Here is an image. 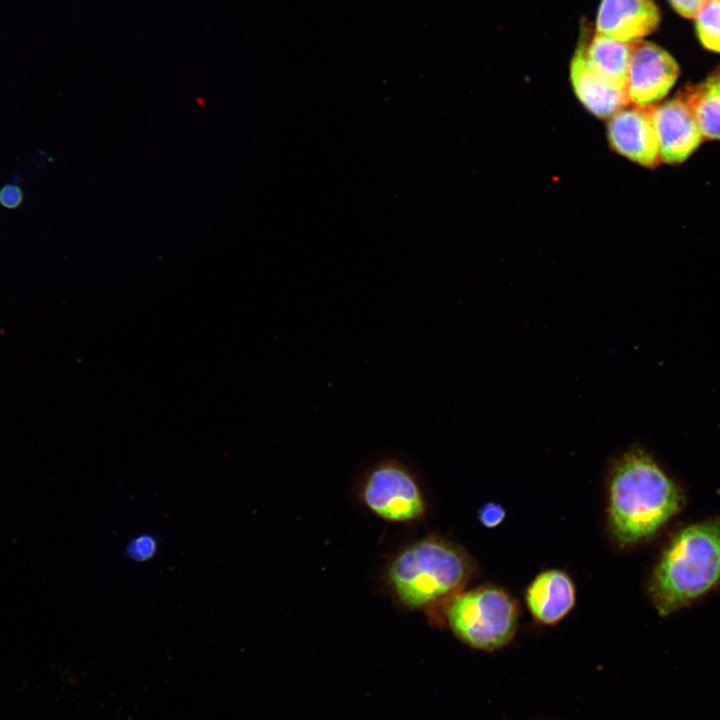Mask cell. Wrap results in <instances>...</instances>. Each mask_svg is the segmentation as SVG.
<instances>
[{
	"label": "cell",
	"mask_w": 720,
	"mask_h": 720,
	"mask_svg": "<svg viewBox=\"0 0 720 720\" xmlns=\"http://www.w3.org/2000/svg\"><path fill=\"white\" fill-rule=\"evenodd\" d=\"M156 550L157 542L151 535L137 536L127 547L128 556L135 561H145L152 558Z\"/></svg>",
	"instance_id": "obj_15"
},
{
	"label": "cell",
	"mask_w": 720,
	"mask_h": 720,
	"mask_svg": "<svg viewBox=\"0 0 720 720\" xmlns=\"http://www.w3.org/2000/svg\"><path fill=\"white\" fill-rule=\"evenodd\" d=\"M580 48L587 64L598 75L627 92L631 43L596 33L588 45Z\"/></svg>",
	"instance_id": "obj_12"
},
{
	"label": "cell",
	"mask_w": 720,
	"mask_h": 720,
	"mask_svg": "<svg viewBox=\"0 0 720 720\" xmlns=\"http://www.w3.org/2000/svg\"><path fill=\"white\" fill-rule=\"evenodd\" d=\"M659 22V10L652 0H602L596 33L632 43L653 32Z\"/></svg>",
	"instance_id": "obj_9"
},
{
	"label": "cell",
	"mask_w": 720,
	"mask_h": 720,
	"mask_svg": "<svg viewBox=\"0 0 720 720\" xmlns=\"http://www.w3.org/2000/svg\"><path fill=\"white\" fill-rule=\"evenodd\" d=\"M518 620V603L508 591L495 585H482L449 599L432 624L446 625L472 648L494 651L511 642Z\"/></svg>",
	"instance_id": "obj_4"
},
{
	"label": "cell",
	"mask_w": 720,
	"mask_h": 720,
	"mask_svg": "<svg viewBox=\"0 0 720 720\" xmlns=\"http://www.w3.org/2000/svg\"><path fill=\"white\" fill-rule=\"evenodd\" d=\"M505 515L504 507L495 502L484 504L478 511V519L486 528L499 526L503 522Z\"/></svg>",
	"instance_id": "obj_16"
},
{
	"label": "cell",
	"mask_w": 720,
	"mask_h": 720,
	"mask_svg": "<svg viewBox=\"0 0 720 720\" xmlns=\"http://www.w3.org/2000/svg\"><path fill=\"white\" fill-rule=\"evenodd\" d=\"M474 571L472 558L461 546L429 535L391 557L384 582L401 608L424 612L433 623L440 608L463 591Z\"/></svg>",
	"instance_id": "obj_2"
},
{
	"label": "cell",
	"mask_w": 720,
	"mask_h": 720,
	"mask_svg": "<svg viewBox=\"0 0 720 720\" xmlns=\"http://www.w3.org/2000/svg\"><path fill=\"white\" fill-rule=\"evenodd\" d=\"M702 136L720 139V76L693 88L685 97Z\"/></svg>",
	"instance_id": "obj_13"
},
{
	"label": "cell",
	"mask_w": 720,
	"mask_h": 720,
	"mask_svg": "<svg viewBox=\"0 0 720 720\" xmlns=\"http://www.w3.org/2000/svg\"><path fill=\"white\" fill-rule=\"evenodd\" d=\"M679 75L674 58L661 47L642 40L631 43L627 80L629 103L650 107L667 95Z\"/></svg>",
	"instance_id": "obj_6"
},
{
	"label": "cell",
	"mask_w": 720,
	"mask_h": 720,
	"mask_svg": "<svg viewBox=\"0 0 720 720\" xmlns=\"http://www.w3.org/2000/svg\"><path fill=\"white\" fill-rule=\"evenodd\" d=\"M720 587V518L689 524L664 547L648 591L660 616L689 606Z\"/></svg>",
	"instance_id": "obj_3"
},
{
	"label": "cell",
	"mask_w": 720,
	"mask_h": 720,
	"mask_svg": "<svg viewBox=\"0 0 720 720\" xmlns=\"http://www.w3.org/2000/svg\"><path fill=\"white\" fill-rule=\"evenodd\" d=\"M660 160L675 164L686 160L699 146L702 133L684 97L652 107Z\"/></svg>",
	"instance_id": "obj_8"
},
{
	"label": "cell",
	"mask_w": 720,
	"mask_h": 720,
	"mask_svg": "<svg viewBox=\"0 0 720 720\" xmlns=\"http://www.w3.org/2000/svg\"><path fill=\"white\" fill-rule=\"evenodd\" d=\"M695 18L701 43L707 49L720 52V0H709Z\"/></svg>",
	"instance_id": "obj_14"
},
{
	"label": "cell",
	"mask_w": 720,
	"mask_h": 720,
	"mask_svg": "<svg viewBox=\"0 0 720 720\" xmlns=\"http://www.w3.org/2000/svg\"><path fill=\"white\" fill-rule=\"evenodd\" d=\"M684 503L681 488L644 448L634 446L611 463L608 525L621 547L652 538Z\"/></svg>",
	"instance_id": "obj_1"
},
{
	"label": "cell",
	"mask_w": 720,
	"mask_h": 720,
	"mask_svg": "<svg viewBox=\"0 0 720 720\" xmlns=\"http://www.w3.org/2000/svg\"><path fill=\"white\" fill-rule=\"evenodd\" d=\"M570 79L583 106L598 118H610L629 104L627 92L598 75L579 47L571 61Z\"/></svg>",
	"instance_id": "obj_11"
},
{
	"label": "cell",
	"mask_w": 720,
	"mask_h": 720,
	"mask_svg": "<svg viewBox=\"0 0 720 720\" xmlns=\"http://www.w3.org/2000/svg\"><path fill=\"white\" fill-rule=\"evenodd\" d=\"M359 488L362 504L385 521L410 524L422 521L427 514L421 484L399 458L375 462L363 475Z\"/></svg>",
	"instance_id": "obj_5"
},
{
	"label": "cell",
	"mask_w": 720,
	"mask_h": 720,
	"mask_svg": "<svg viewBox=\"0 0 720 720\" xmlns=\"http://www.w3.org/2000/svg\"><path fill=\"white\" fill-rule=\"evenodd\" d=\"M525 602L536 622L555 625L565 618L575 605V584L563 570L542 571L528 585Z\"/></svg>",
	"instance_id": "obj_10"
},
{
	"label": "cell",
	"mask_w": 720,
	"mask_h": 720,
	"mask_svg": "<svg viewBox=\"0 0 720 720\" xmlns=\"http://www.w3.org/2000/svg\"><path fill=\"white\" fill-rule=\"evenodd\" d=\"M23 199L22 190L14 184H7L0 190V203L6 208H16Z\"/></svg>",
	"instance_id": "obj_18"
},
{
	"label": "cell",
	"mask_w": 720,
	"mask_h": 720,
	"mask_svg": "<svg viewBox=\"0 0 720 720\" xmlns=\"http://www.w3.org/2000/svg\"><path fill=\"white\" fill-rule=\"evenodd\" d=\"M607 136L611 148L633 162L654 167L660 161L652 106L622 108L609 118Z\"/></svg>",
	"instance_id": "obj_7"
},
{
	"label": "cell",
	"mask_w": 720,
	"mask_h": 720,
	"mask_svg": "<svg viewBox=\"0 0 720 720\" xmlns=\"http://www.w3.org/2000/svg\"><path fill=\"white\" fill-rule=\"evenodd\" d=\"M709 0H669L672 7L683 17L694 18Z\"/></svg>",
	"instance_id": "obj_17"
}]
</instances>
